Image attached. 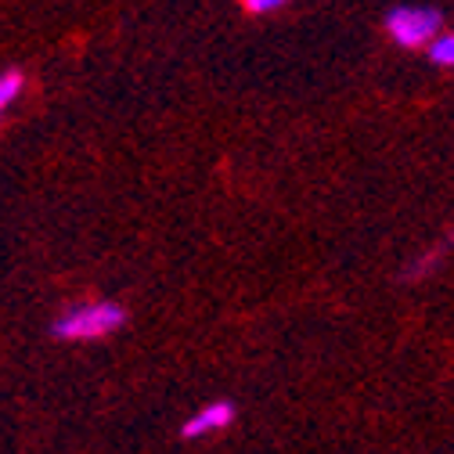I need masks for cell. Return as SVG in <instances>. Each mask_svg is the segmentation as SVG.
I'll list each match as a JSON object with an SVG mask.
<instances>
[{
	"label": "cell",
	"instance_id": "obj_7",
	"mask_svg": "<svg viewBox=\"0 0 454 454\" xmlns=\"http://www.w3.org/2000/svg\"><path fill=\"white\" fill-rule=\"evenodd\" d=\"M286 4H289V0H242V8L249 15H270L278 8H286Z\"/></svg>",
	"mask_w": 454,
	"mask_h": 454
},
{
	"label": "cell",
	"instance_id": "obj_2",
	"mask_svg": "<svg viewBox=\"0 0 454 454\" xmlns=\"http://www.w3.org/2000/svg\"><path fill=\"white\" fill-rule=\"evenodd\" d=\"M443 26V15L436 8H426V4H396L386 12V33L393 43H401L408 51H419V47H429L436 40Z\"/></svg>",
	"mask_w": 454,
	"mask_h": 454
},
{
	"label": "cell",
	"instance_id": "obj_6",
	"mask_svg": "<svg viewBox=\"0 0 454 454\" xmlns=\"http://www.w3.org/2000/svg\"><path fill=\"white\" fill-rule=\"evenodd\" d=\"M429 59L433 66L454 69V33H436V40L429 43Z\"/></svg>",
	"mask_w": 454,
	"mask_h": 454
},
{
	"label": "cell",
	"instance_id": "obj_1",
	"mask_svg": "<svg viewBox=\"0 0 454 454\" xmlns=\"http://www.w3.org/2000/svg\"><path fill=\"white\" fill-rule=\"evenodd\" d=\"M127 325V307L116 300H83L69 303L51 321V335L62 343H94V339L116 335Z\"/></svg>",
	"mask_w": 454,
	"mask_h": 454
},
{
	"label": "cell",
	"instance_id": "obj_4",
	"mask_svg": "<svg viewBox=\"0 0 454 454\" xmlns=\"http://www.w3.org/2000/svg\"><path fill=\"white\" fill-rule=\"evenodd\" d=\"M450 249H447V242H440V246H433L429 253H422L419 260H411L408 267H404V281H426V278H433L436 274V267L443 263V256H447Z\"/></svg>",
	"mask_w": 454,
	"mask_h": 454
},
{
	"label": "cell",
	"instance_id": "obj_3",
	"mask_svg": "<svg viewBox=\"0 0 454 454\" xmlns=\"http://www.w3.org/2000/svg\"><path fill=\"white\" fill-rule=\"evenodd\" d=\"M239 408L231 401H209L206 408H199L184 426H181V436L184 440H202V436H213V433H223L227 426L235 422Z\"/></svg>",
	"mask_w": 454,
	"mask_h": 454
},
{
	"label": "cell",
	"instance_id": "obj_5",
	"mask_svg": "<svg viewBox=\"0 0 454 454\" xmlns=\"http://www.w3.org/2000/svg\"><path fill=\"white\" fill-rule=\"evenodd\" d=\"M22 73L19 69H8V73H0V120H4V112H8V105L22 94Z\"/></svg>",
	"mask_w": 454,
	"mask_h": 454
},
{
	"label": "cell",
	"instance_id": "obj_8",
	"mask_svg": "<svg viewBox=\"0 0 454 454\" xmlns=\"http://www.w3.org/2000/svg\"><path fill=\"white\" fill-rule=\"evenodd\" d=\"M443 242H447V249H454V227L447 231V239H443Z\"/></svg>",
	"mask_w": 454,
	"mask_h": 454
}]
</instances>
